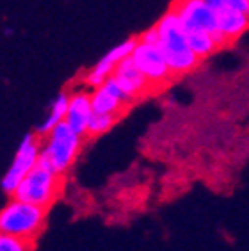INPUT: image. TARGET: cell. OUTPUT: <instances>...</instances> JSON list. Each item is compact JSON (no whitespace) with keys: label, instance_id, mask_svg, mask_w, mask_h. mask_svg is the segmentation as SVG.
Returning a JSON list of instances; mask_svg holds the SVG:
<instances>
[{"label":"cell","instance_id":"11","mask_svg":"<svg viewBox=\"0 0 249 251\" xmlns=\"http://www.w3.org/2000/svg\"><path fill=\"white\" fill-rule=\"evenodd\" d=\"M93 109H91V98L89 93L78 91L72 97H68V107H66V116H64V123H66L73 132H77L78 135H86L87 121L91 118Z\"/></svg>","mask_w":249,"mask_h":251},{"label":"cell","instance_id":"6","mask_svg":"<svg viewBox=\"0 0 249 251\" xmlns=\"http://www.w3.org/2000/svg\"><path fill=\"white\" fill-rule=\"evenodd\" d=\"M135 68L143 73L151 86H160L169 77H173L164 55L158 49V41H144L137 38L134 50L130 53Z\"/></svg>","mask_w":249,"mask_h":251},{"label":"cell","instance_id":"17","mask_svg":"<svg viewBox=\"0 0 249 251\" xmlns=\"http://www.w3.org/2000/svg\"><path fill=\"white\" fill-rule=\"evenodd\" d=\"M203 2H206L212 9H224V7H230V9L249 13V0H203Z\"/></svg>","mask_w":249,"mask_h":251},{"label":"cell","instance_id":"1","mask_svg":"<svg viewBox=\"0 0 249 251\" xmlns=\"http://www.w3.org/2000/svg\"><path fill=\"white\" fill-rule=\"evenodd\" d=\"M155 30L158 36V49L162 52L164 61L168 64L171 75L189 73L199 64L196 53L187 45L182 22L174 13V9H169L158 20L155 24Z\"/></svg>","mask_w":249,"mask_h":251},{"label":"cell","instance_id":"3","mask_svg":"<svg viewBox=\"0 0 249 251\" xmlns=\"http://www.w3.org/2000/svg\"><path fill=\"white\" fill-rule=\"evenodd\" d=\"M47 221V208L13 198L0 210V232L32 241Z\"/></svg>","mask_w":249,"mask_h":251},{"label":"cell","instance_id":"5","mask_svg":"<svg viewBox=\"0 0 249 251\" xmlns=\"http://www.w3.org/2000/svg\"><path fill=\"white\" fill-rule=\"evenodd\" d=\"M171 9H174L183 27H199V29L210 32L217 49L226 45V39L217 29L216 9H212L206 2L203 0H176Z\"/></svg>","mask_w":249,"mask_h":251},{"label":"cell","instance_id":"9","mask_svg":"<svg viewBox=\"0 0 249 251\" xmlns=\"http://www.w3.org/2000/svg\"><path fill=\"white\" fill-rule=\"evenodd\" d=\"M91 98V109L93 112H100V114H114L118 116L120 111L124 105H128L132 101L124 97V93L116 84L112 75L103 80V84L95 87V91L89 95Z\"/></svg>","mask_w":249,"mask_h":251},{"label":"cell","instance_id":"7","mask_svg":"<svg viewBox=\"0 0 249 251\" xmlns=\"http://www.w3.org/2000/svg\"><path fill=\"white\" fill-rule=\"evenodd\" d=\"M39 148H41V145H39V139L36 134H27L24 141L20 143L15 159H13V164L2 178V189L7 194L15 193L20 180L24 178L25 175L32 169V166L36 164V160L39 157Z\"/></svg>","mask_w":249,"mask_h":251},{"label":"cell","instance_id":"2","mask_svg":"<svg viewBox=\"0 0 249 251\" xmlns=\"http://www.w3.org/2000/svg\"><path fill=\"white\" fill-rule=\"evenodd\" d=\"M59 191H61V175L55 173L47 160L38 157L36 164L20 180V184L16 185L15 193L11 196L38 205V207L48 208L53 203V200L57 198Z\"/></svg>","mask_w":249,"mask_h":251},{"label":"cell","instance_id":"4","mask_svg":"<svg viewBox=\"0 0 249 251\" xmlns=\"http://www.w3.org/2000/svg\"><path fill=\"white\" fill-rule=\"evenodd\" d=\"M82 145V135L73 132L70 126L61 121L47 134V143L39 148V157L50 164L55 173L62 175L73 164Z\"/></svg>","mask_w":249,"mask_h":251},{"label":"cell","instance_id":"12","mask_svg":"<svg viewBox=\"0 0 249 251\" xmlns=\"http://www.w3.org/2000/svg\"><path fill=\"white\" fill-rule=\"evenodd\" d=\"M217 15V29L226 39V45L237 39L240 34H244L248 29V13L224 7V9H216Z\"/></svg>","mask_w":249,"mask_h":251},{"label":"cell","instance_id":"14","mask_svg":"<svg viewBox=\"0 0 249 251\" xmlns=\"http://www.w3.org/2000/svg\"><path fill=\"white\" fill-rule=\"evenodd\" d=\"M68 97L66 93H61L55 100L52 101V107H50V112H48V116L45 118V121L41 123V126L38 128V134L39 135H47L48 132L52 130L53 126L64 121V116H66V107H68Z\"/></svg>","mask_w":249,"mask_h":251},{"label":"cell","instance_id":"15","mask_svg":"<svg viewBox=\"0 0 249 251\" xmlns=\"http://www.w3.org/2000/svg\"><path fill=\"white\" fill-rule=\"evenodd\" d=\"M116 120H118V116H114V114H100V112H93L89 121H87L86 135L87 137H96V135L105 134L107 130L112 128Z\"/></svg>","mask_w":249,"mask_h":251},{"label":"cell","instance_id":"16","mask_svg":"<svg viewBox=\"0 0 249 251\" xmlns=\"http://www.w3.org/2000/svg\"><path fill=\"white\" fill-rule=\"evenodd\" d=\"M32 250H34L32 241L20 239V237L0 232V251H32Z\"/></svg>","mask_w":249,"mask_h":251},{"label":"cell","instance_id":"8","mask_svg":"<svg viewBox=\"0 0 249 251\" xmlns=\"http://www.w3.org/2000/svg\"><path fill=\"white\" fill-rule=\"evenodd\" d=\"M112 78L116 80V84L120 86V89L124 93V97L128 98L130 101H134L135 98H139L141 95L148 91L151 84L146 80L143 73L135 68L132 57H124L121 59L120 63L116 64L114 70H112Z\"/></svg>","mask_w":249,"mask_h":251},{"label":"cell","instance_id":"10","mask_svg":"<svg viewBox=\"0 0 249 251\" xmlns=\"http://www.w3.org/2000/svg\"><path fill=\"white\" fill-rule=\"evenodd\" d=\"M135 43H137V38H128V39H124L123 43L116 45L114 49H110L109 52H107L105 55H103V57L95 64V68L89 70V73L86 75L87 86L93 87V89L98 87V86H101L103 80H105L110 73H112V70H114L116 64L120 63L121 59L128 57L130 53H132Z\"/></svg>","mask_w":249,"mask_h":251},{"label":"cell","instance_id":"13","mask_svg":"<svg viewBox=\"0 0 249 251\" xmlns=\"http://www.w3.org/2000/svg\"><path fill=\"white\" fill-rule=\"evenodd\" d=\"M183 32H185V39L189 49L196 53V57L199 61L212 55L217 50L216 41H214L210 32H206V30L199 29V27H183Z\"/></svg>","mask_w":249,"mask_h":251}]
</instances>
